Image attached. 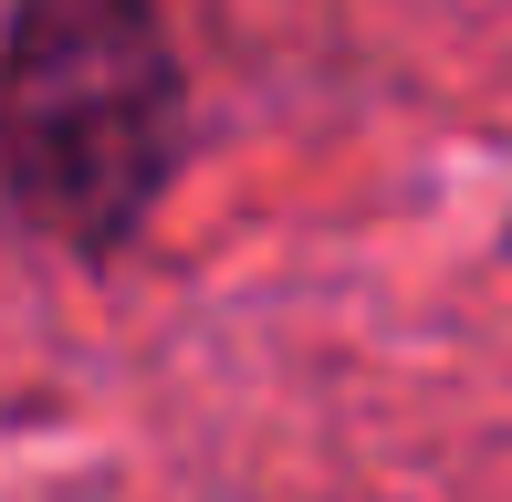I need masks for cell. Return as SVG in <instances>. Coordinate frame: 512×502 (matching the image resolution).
Listing matches in <instances>:
<instances>
[{
  "label": "cell",
  "mask_w": 512,
  "mask_h": 502,
  "mask_svg": "<svg viewBox=\"0 0 512 502\" xmlns=\"http://www.w3.org/2000/svg\"><path fill=\"white\" fill-rule=\"evenodd\" d=\"M178 168V53L147 0H21L0 32V189L63 251H115Z\"/></svg>",
  "instance_id": "obj_1"
}]
</instances>
